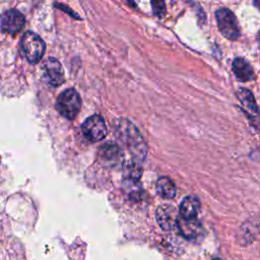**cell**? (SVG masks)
Instances as JSON below:
<instances>
[{
	"label": "cell",
	"instance_id": "obj_1",
	"mask_svg": "<svg viewBox=\"0 0 260 260\" xmlns=\"http://www.w3.org/2000/svg\"><path fill=\"white\" fill-rule=\"evenodd\" d=\"M113 129L117 138L126 145L132 155L138 160H143L146 155V144L138 129L124 118L116 120Z\"/></svg>",
	"mask_w": 260,
	"mask_h": 260
},
{
	"label": "cell",
	"instance_id": "obj_2",
	"mask_svg": "<svg viewBox=\"0 0 260 260\" xmlns=\"http://www.w3.org/2000/svg\"><path fill=\"white\" fill-rule=\"evenodd\" d=\"M81 100L78 92L73 88L62 91L56 101V109L61 116L68 120H73L79 113Z\"/></svg>",
	"mask_w": 260,
	"mask_h": 260
},
{
	"label": "cell",
	"instance_id": "obj_3",
	"mask_svg": "<svg viewBox=\"0 0 260 260\" xmlns=\"http://www.w3.org/2000/svg\"><path fill=\"white\" fill-rule=\"evenodd\" d=\"M215 19L220 34L232 41L240 37L241 30L238 19L234 12L229 8L221 7L215 11Z\"/></svg>",
	"mask_w": 260,
	"mask_h": 260
},
{
	"label": "cell",
	"instance_id": "obj_4",
	"mask_svg": "<svg viewBox=\"0 0 260 260\" xmlns=\"http://www.w3.org/2000/svg\"><path fill=\"white\" fill-rule=\"evenodd\" d=\"M21 49L29 63H38L44 56L46 45L41 37L32 31H26L21 38Z\"/></svg>",
	"mask_w": 260,
	"mask_h": 260
},
{
	"label": "cell",
	"instance_id": "obj_5",
	"mask_svg": "<svg viewBox=\"0 0 260 260\" xmlns=\"http://www.w3.org/2000/svg\"><path fill=\"white\" fill-rule=\"evenodd\" d=\"M81 131L86 139L90 141H99L107 135V126L101 116L93 115L83 122Z\"/></svg>",
	"mask_w": 260,
	"mask_h": 260
},
{
	"label": "cell",
	"instance_id": "obj_6",
	"mask_svg": "<svg viewBox=\"0 0 260 260\" xmlns=\"http://www.w3.org/2000/svg\"><path fill=\"white\" fill-rule=\"evenodd\" d=\"M42 74L44 80L51 86H59L64 81V70L60 62L51 57L47 59L42 66Z\"/></svg>",
	"mask_w": 260,
	"mask_h": 260
},
{
	"label": "cell",
	"instance_id": "obj_7",
	"mask_svg": "<svg viewBox=\"0 0 260 260\" xmlns=\"http://www.w3.org/2000/svg\"><path fill=\"white\" fill-rule=\"evenodd\" d=\"M24 16L16 9H9L2 14L1 28L8 34L18 32L24 25Z\"/></svg>",
	"mask_w": 260,
	"mask_h": 260
},
{
	"label": "cell",
	"instance_id": "obj_8",
	"mask_svg": "<svg viewBox=\"0 0 260 260\" xmlns=\"http://www.w3.org/2000/svg\"><path fill=\"white\" fill-rule=\"evenodd\" d=\"M156 220L161 230L171 231L178 225L179 214L174 206L161 205L156 210Z\"/></svg>",
	"mask_w": 260,
	"mask_h": 260
},
{
	"label": "cell",
	"instance_id": "obj_9",
	"mask_svg": "<svg viewBox=\"0 0 260 260\" xmlns=\"http://www.w3.org/2000/svg\"><path fill=\"white\" fill-rule=\"evenodd\" d=\"M177 228L181 235L188 240H197L203 235V228L196 218L187 219L180 216Z\"/></svg>",
	"mask_w": 260,
	"mask_h": 260
},
{
	"label": "cell",
	"instance_id": "obj_10",
	"mask_svg": "<svg viewBox=\"0 0 260 260\" xmlns=\"http://www.w3.org/2000/svg\"><path fill=\"white\" fill-rule=\"evenodd\" d=\"M121 156V149L118 145L112 142L104 143L99 149V157L101 161L104 162L106 166H115L117 162H119Z\"/></svg>",
	"mask_w": 260,
	"mask_h": 260
},
{
	"label": "cell",
	"instance_id": "obj_11",
	"mask_svg": "<svg viewBox=\"0 0 260 260\" xmlns=\"http://www.w3.org/2000/svg\"><path fill=\"white\" fill-rule=\"evenodd\" d=\"M232 68H233V71H234L236 77L242 82L250 81L254 78L253 67L244 58H241V57L236 58L233 61Z\"/></svg>",
	"mask_w": 260,
	"mask_h": 260
},
{
	"label": "cell",
	"instance_id": "obj_12",
	"mask_svg": "<svg viewBox=\"0 0 260 260\" xmlns=\"http://www.w3.org/2000/svg\"><path fill=\"white\" fill-rule=\"evenodd\" d=\"M200 209V202L196 196H188L183 199L180 205V216L192 219L196 218Z\"/></svg>",
	"mask_w": 260,
	"mask_h": 260
},
{
	"label": "cell",
	"instance_id": "obj_13",
	"mask_svg": "<svg viewBox=\"0 0 260 260\" xmlns=\"http://www.w3.org/2000/svg\"><path fill=\"white\" fill-rule=\"evenodd\" d=\"M237 94H238L240 102L246 109V111L252 116H257L259 113V110H258L257 103L254 99L253 93L247 88H240L238 90Z\"/></svg>",
	"mask_w": 260,
	"mask_h": 260
},
{
	"label": "cell",
	"instance_id": "obj_14",
	"mask_svg": "<svg viewBox=\"0 0 260 260\" xmlns=\"http://www.w3.org/2000/svg\"><path fill=\"white\" fill-rule=\"evenodd\" d=\"M156 191L160 197L172 199L176 195V186L169 177H160L156 181Z\"/></svg>",
	"mask_w": 260,
	"mask_h": 260
},
{
	"label": "cell",
	"instance_id": "obj_15",
	"mask_svg": "<svg viewBox=\"0 0 260 260\" xmlns=\"http://www.w3.org/2000/svg\"><path fill=\"white\" fill-rule=\"evenodd\" d=\"M141 173H142L141 168L139 167V165H137L135 162L128 165L127 168L125 169V177L127 180H129L131 182L139 181V179L141 177Z\"/></svg>",
	"mask_w": 260,
	"mask_h": 260
},
{
	"label": "cell",
	"instance_id": "obj_16",
	"mask_svg": "<svg viewBox=\"0 0 260 260\" xmlns=\"http://www.w3.org/2000/svg\"><path fill=\"white\" fill-rule=\"evenodd\" d=\"M150 1H151V7L153 10V13L158 17L164 16L166 13L165 0H150Z\"/></svg>",
	"mask_w": 260,
	"mask_h": 260
},
{
	"label": "cell",
	"instance_id": "obj_17",
	"mask_svg": "<svg viewBox=\"0 0 260 260\" xmlns=\"http://www.w3.org/2000/svg\"><path fill=\"white\" fill-rule=\"evenodd\" d=\"M55 6H56V7H58V8H60V9H62V10H64V11H65V10H68V11H69L68 13H70V15H72V16H75V17H77V18H78V16H77V15H76V14H75L73 11H71L70 9H68V7H67V6L61 5L60 3H55Z\"/></svg>",
	"mask_w": 260,
	"mask_h": 260
},
{
	"label": "cell",
	"instance_id": "obj_18",
	"mask_svg": "<svg viewBox=\"0 0 260 260\" xmlns=\"http://www.w3.org/2000/svg\"><path fill=\"white\" fill-rule=\"evenodd\" d=\"M253 4H254V6H255L258 10H260V0H254V1H253Z\"/></svg>",
	"mask_w": 260,
	"mask_h": 260
}]
</instances>
